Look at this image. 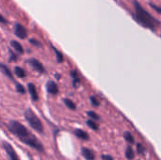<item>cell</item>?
<instances>
[{
	"label": "cell",
	"mask_w": 161,
	"mask_h": 160,
	"mask_svg": "<svg viewBox=\"0 0 161 160\" xmlns=\"http://www.w3.org/2000/svg\"><path fill=\"white\" fill-rule=\"evenodd\" d=\"M7 127H8V130L12 135H14L20 141H22L25 145L29 146L30 148L40 153L44 152V147L42 143L40 141V140L37 139L33 133H31L24 124L19 123L18 121H15V120L9 121L7 124Z\"/></svg>",
	"instance_id": "1"
},
{
	"label": "cell",
	"mask_w": 161,
	"mask_h": 160,
	"mask_svg": "<svg viewBox=\"0 0 161 160\" xmlns=\"http://www.w3.org/2000/svg\"><path fill=\"white\" fill-rule=\"evenodd\" d=\"M134 6V12L131 13L134 20L143 26L144 28H148L152 31H157V29L160 26L161 23L155 18L151 13H149L137 0L132 1Z\"/></svg>",
	"instance_id": "2"
},
{
	"label": "cell",
	"mask_w": 161,
	"mask_h": 160,
	"mask_svg": "<svg viewBox=\"0 0 161 160\" xmlns=\"http://www.w3.org/2000/svg\"><path fill=\"white\" fill-rule=\"evenodd\" d=\"M24 116L32 129H34L36 132H38L40 134L43 133V124H42L41 119L36 115V113L30 108H28L25 110Z\"/></svg>",
	"instance_id": "3"
},
{
	"label": "cell",
	"mask_w": 161,
	"mask_h": 160,
	"mask_svg": "<svg viewBox=\"0 0 161 160\" xmlns=\"http://www.w3.org/2000/svg\"><path fill=\"white\" fill-rule=\"evenodd\" d=\"M2 147L5 150L6 154L8 155L9 160H21L19 156L17 155L16 151L14 150V148L12 147V145L8 142V141H2Z\"/></svg>",
	"instance_id": "4"
},
{
	"label": "cell",
	"mask_w": 161,
	"mask_h": 160,
	"mask_svg": "<svg viewBox=\"0 0 161 160\" xmlns=\"http://www.w3.org/2000/svg\"><path fill=\"white\" fill-rule=\"evenodd\" d=\"M27 63L33 68V70H35L36 72H38L39 74H44L45 73V68L42 65V63L41 61H39L36 58H30L27 60Z\"/></svg>",
	"instance_id": "5"
},
{
	"label": "cell",
	"mask_w": 161,
	"mask_h": 160,
	"mask_svg": "<svg viewBox=\"0 0 161 160\" xmlns=\"http://www.w3.org/2000/svg\"><path fill=\"white\" fill-rule=\"evenodd\" d=\"M14 34L18 38L24 40V39H25L27 37V30L25 29V27L23 25H21L19 23H16L15 25H14Z\"/></svg>",
	"instance_id": "6"
},
{
	"label": "cell",
	"mask_w": 161,
	"mask_h": 160,
	"mask_svg": "<svg viewBox=\"0 0 161 160\" xmlns=\"http://www.w3.org/2000/svg\"><path fill=\"white\" fill-rule=\"evenodd\" d=\"M46 91H47V92L49 94H52V95H57L59 92V89H58V84L56 82L52 81V80L47 81V83H46Z\"/></svg>",
	"instance_id": "7"
},
{
	"label": "cell",
	"mask_w": 161,
	"mask_h": 160,
	"mask_svg": "<svg viewBox=\"0 0 161 160\" xmlns=\"http://www.w3.org/2000/svg\"><path fill=\"white\" fill-rule=\"evenodd\" d=\"M27 91L29 92V95H30V98L32 99L33 102H37L39 101V94H38V91H37V89H36V86L29 82L27 84Z\"/></svg>",
	"instance_id": "8"
},
{
	"label": "cell",
	"mask_w": 161,
	"mask_h": 160,
	"mask_svg": "<svg viewBox=\"0 0 161 160\" xmlns=\"http://www.w3.org/2000/svg\"><path fill=\"white\" fill-rule=\"evenodd\" d=\"M0 71L8 77V78H9L11 81H13L14 82V84L17 82L16 80H15V78H14V76H13V74H12V73H11V71H10V69L6 65V64H4V63H0Z\"/></svg>",
	"instance_id": "9"
},
{
	"label": "cell",
	"mask_w": 161,
	"mask_h": 160,
	"mask_svg": "<svg viewBox=\"0 0 161 160\" xmlns=\"http://www.w3.org/2000/svg\"><path fill=\"white\" fill-rule=\"evenodd\" d=\"M81 154L86 160H94L95 158V155H94L93 151L89 148H82Z\"/></svg>",
	"instance_id": "10"
},
{
	"label": "cell",
	"mask_w": 161,
	"mask_h": 160,
	"mask_svg": "<svg viewBox=\"0 0 161 160\" xmlns=\"http://www.w3.org/2000/svg\"><path fill=\"white\" fill-rule=\"evenodd\" d=\"M74 133H75V135L78 139H80V140H82V141H88V140L90 139L89 134H88L86 131L82 130V129H78V128H77V129H75Z\"/></svg>",
	"instance_id": "11"
},
{
	"label": "cell",
	"mask_w": 161,
	"mask_h": 160,
	"mask_svg": "<svg viewBox=\"0 0 161 160\" xmlns=\"http://www.w3.org/2000/svg\"><path fill=\"white\" fill-rule=\"evenodd\" d=\"M10 45L11 47L14 49V51L18 54H24V48L22 46V44L20 42H18L17 41H10Z\"/></svg>",
	"instance_id": "12"
},
{
	"label": "cell",
	"mask_w": 161,
	"mask_h": 160,
	"mask_svg": "<svg viewBox=\"0 0 161 160\" xmlns=\"http://www.w3.org/2000/svg\"><path fill=\"white\" fill-rule=\"evenodd\" d=\"M14 74H15V75L18 78H25L26 76L25 71L23 68L19 67V66H15V68H14Z\"/></svg>",
	"instance_id": "13"
},
{
	"label": "cell",
	"mask_w": 161,
	"mask_h": 160,
	"mask_svg": "<svg viewBox=\"0 0 161 160\" xmlns=\"http://www.w3.org/2000/svg\"><path fill=\"white\" fill-rule=\"evenodd\" d=\"M63 103L64 105L71 110H75L76 109V105L71 100V99H68V98H64L63 99Z\"/></svg>",
	"instance_id": "14"
},
{
	"label": "cell",
	"mask_w": 161,
	"mask_h": 160,
	"mask_svg": "<svg viewBox=\"0 0 161 160\" xmlns=\"http://www.w3.org/2000/svg\"><path fill=\"white\" fill-rule=\"evenodd\" d=\"M52 48H53L54 52L56 53V58H57V61H58V63H62V62H63V60H64V58H63L62 53H61L60 51H58L57 48H55L54 46H52Z\"/></svg>",
	"instance_id": "15"
},
{
	"label": "cell",
	"mask_w": 161,
	"mask_h": 160,
	"mask_svg": "<svg viewBox=\"0 0 161 160\" xmlns=\"http://www.w3.org/2000/svg\"><path fill=\"white\" fill-rule=\"evenodd\" d=\"M86 124H87V125H88L91 129H92V130H94V131H97L98 128H99V125H98V124H97L95 121L88 120V121L86 122Z\"/></svg>",
	"instance_id": "16"
},
{
	"label": "cell",
	"mask_w": 161,
	"mask_h": 160,
	"mask_svg": "<svg viewBox=\"0 0 161 160\" xmlns=\"http://www.w3.org/2000/svg\"><path fill=\"white\" fill-rule=\"evenodd\" d=\"M125 157L128 160L134 159L135 157V154H134V151L131 147H127L126 148V151H125Z\"/></svg>",
	"instance_id": "17"
},
{
	"label": "cell",
	"mask_w": 161,
	"mask_h": 160,
	"mask_svg": "<svg viewBox=\"0 0 161 160\" xmlns=\"http://www.w3.org/2000/svg\"><path fill=\"white\" fill-rule=\"evenodd\" d=\"M15 88H16V91H17L18 93H20V94H25V93L26 92L25 88L22 84H20L19 82H16V83H15Z\"/></svg>",
	"instance_id": "18"
},
{
	"label": "cell",
	"mask_w": 161,
	"mask_h": 160,
	"mask_svg": "<svg viewBox=\"0 0 161 160\" xmlns=\"http://www.w3.org/2000/svg\"><path fill=\"white\" fill-rule=\"evenodd\" d=\"M124 137H125V140L128 142V143H134V138L132 136V134L128 131L125 132L124 134Z\"/></svg>",
	"instance_id": "19"
},
{
	"label": "cell",
	"mask_w": 161,
	"mask_h": 160,
	"mask_svg": "<svg viewBox=\"0 0 161 160\" xmlns=\"http://www.w3.org/2000/svg\"><path fill=\"white\" fill-rule=\"evenodd\" d=\"M87 115L91 118V120H92V121H99L100 120V116L97 114V113H95L94 111H88L87 112Z\"/></svg>",
	"instance_id": "20"
},
{
	"label": "cell",
	"mask_w": 161,
	"mask_h": 160,
	"mask_svg": "<svg viewBox=\"0 0 161 160\" xmlns=\"http://www.w3.org/2000/svg\"><path fill=\"white\" fill-rule=\"evenodd\" d=\"M8 53H9V58H8L9 62H14V61L18 60V56L15 54V52H13L11 50H8Z\"/></svg>",
	"instance_id": "21"
},
{
	"label": "cell",
	"mask_w": 161,
	"mask_h": 160,
	"mask_svg": "<svg viewBox=\"0 0 161 160\" xmlns=\"http://www.w3.org/2000/svg\"><path fill=\"white\" fill-rule=\"evenodd\" d=\"M90 101H91V104H92L93 107H99V106H100V101H99L95 96H91Z\"/></svg>",
	"instance_id": "22"
},
{
	"label": "cell",
	"mask_w": 161,
	"mask_h": 160,
	"mask_svg": "<svg viewBox=\"0 0 161 160\" xmlns=\"http://www.w3.org/2000/svg\"><path fill=\"white\" fill-rule=\"evenodd\" d=\"M149 6H150L154 10H156L158 14H160L161 15V7H158V6H157V5H155V4H153V3H149Z\"/></svg>",
	"instance_id": "23"
},
{
	"label": "cell",
	"mask_w": 161,
	"mask_h": 160,
	"mask_svg": "<svg viewBox=\"0 0 161 160\" xmlns=\"http://www.w3.org/2000/svg\"><path fill=\"white\" fill-rule=\"evenodd\" d=\"M29 42H30L31 44L37 46V47H42V43H41L38 40H36V39H30V40H29Z\"/></svg>",
	"instance_id": "24"
},
{
	"label": "cell",
	"mask_w": 161,
	"mask_h": 160,
	"mask_svg": "<svg viewBox=\"0 0 161 160\" xmlns=\"http://www.w3.org/2000/svg\"><path fill=\"white\" fill-rule=\"evenodd\" d=\"M80 78L78 77V78H75V79H73V86L75 87V88H78L79 86H80Z\"/></svg>",
	"instance_id": "25"
},
{
	"label": "cell",
	"mask_w": 161,
	"mask_h": 160,
	"mask_svg": "<svg viewBox=\"0 0 161 160\" xmlns=\"http://www.w3.org/2000/svg\"><path fill=\"white\" fill-rule=\"evenodd\" d=\"M137 150H138V153H139V154H143L144 148H143L142 144H141V143L137 144Z\"/></svg>",
	"instance_id": "26"
},
{
	"label": "cell",
	"mask_w": 161,
	"mask_h": 160,
	"mask_svg": "<svg viewBox=\"0 0 161 160\" xmlns=\"http://www.w3.org/2000/svg\"><path fill=\"white\" fill-rule=\"evenodd\" d=\"M101 158L103 160H114L113 159V157H112L111 156H109V155H103V156L101 157Z\"/></svg>",
	"instance_id": "27"
},
{
	"label": "cell",
	"mask_w": 161,
	"mask_h": 160,
	"mask_svg": "<svg viewBox=\"0 0 161 160\" xmlns=\"http://www.w3.org/2000/svg\"><path fill=\"white\" fill-rule=\"evenodd\" d=\"M0 23H1V24H8V20H7L2 14H0Z\"/></svg>",
	"instance_id": "28"
}]
</instances>
